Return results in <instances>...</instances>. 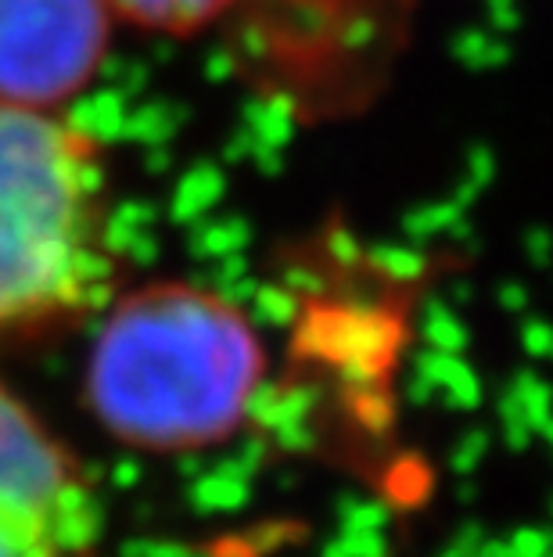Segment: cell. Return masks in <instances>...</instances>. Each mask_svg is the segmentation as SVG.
<instances>
[{
	"instance_id": "obj_5",
	"label": "cell",
	"mask_w": 553,
	"mask_h": 557,
	"mask_svg": "<svg viewBox=\"0 0 553 557\" xmlns=\"http://www.w3.org/2000/svg\"><path fill=\"white\" fill-rule=\"evenodd\" d=\"M104 4H109L112 15L134 22V26L184 33L216 18L230 0H104Z\"/></svg>"
},
{
	"instance_id": "obj_4",
	"label": "cell",
	"mask_w": 553,
	"mask_h": 557,
	"mask_svg": "<svg viewBox=\"0 0 553 557\" xmlns=\"http://www.w3.org/2000/svg\"><path fill=\"white\" fill-rule=\"evenodd\" d=\"M109 15L104 0H0V104L73 98L101 62Z\"/></svg>"
},
{
	"instance_id": "obj_2",
	"label": "cell",
	"mask_w": 553,
	"mask_h": 557,
	"mask_svg": "<svg viewBox=\"0 0 553 557\" xmlns=\"http://www.w3.org/2000/svg\"><path fill=\"white\" fill-rule=\"evenodd\" d=\"M112 281L101 145L51 109L0 104V342L87 317Z\"/></svg>"
},
{
	"instance_id": "obj_3",
	"label": "cell",
	"mask_w": 553,
	"mask_h": 557,
	"mask_svg": "<svg viewBox=\"0 0 553 557\" xmlns=\"http://www.w3.org/2000/svg\"><path fill=\"white\" fill-rule=\"evenodd\" d=\"M104 507L76 449L0 382V557H98Z\"/></svg>"
},
{
	"instance_id": "obj_1",
	"label": "cell",
	"mask_w": 553,
	"mask_h": 557,
	"mask_svg": "<svg viewBox=\"0 0 553 557\" xmlns=\"http://www.w3.org/2000/svg\"><path fill=\"white\" fill-rule=\"evenodd\" d=\"M259 382L255 331L230 302L191 284H151L104 317L87 407L126 446L191 454L238 429Z\"/></svg>"
}]
</instances>
